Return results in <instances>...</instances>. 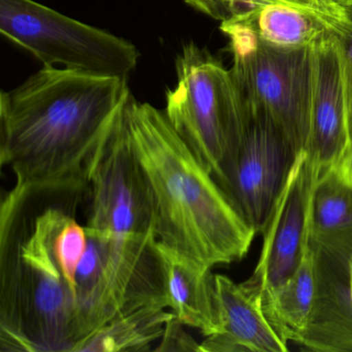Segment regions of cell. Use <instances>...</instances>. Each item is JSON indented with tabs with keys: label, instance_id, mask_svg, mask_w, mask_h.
<instances>
[{
	"label": "cell",
	"instance_id": "cell-1",
	"mask_svg": "<svg viewBox=\"0 0 352 352\" xmlns=\"http://www.w3.org/2000/svg\"><path fill=\"white\" fill-rule=\"evenodd\" d=\"M86 186L19 184L0 208V351L75 352L77 282L57 246Z\"/></svg>",
	"mask_w": 352,
	"mask_h": 352
},
{
	"label": "cell",
	"instance_id": "cell-2",
	"mask_svg": "<svg viewBox=\"0 0 352 352\" xmlns=\"http://www.w3.org/2000/svg\"><path fill=\"white\" fill-rule=\"evenodd\" d=\"M131 96L127 79L43 67L1 92V164L19 184L86 186L88 160Z\"/></svg>",
	"mask_w": 352,
	"mask_h": 352
},
{
	"label": "cell",
	"instance_id": "cell-3",
	"mask_svg": "<svg viewBox=\"0 0 352 352\" xmlns=\"http://www.w3.org/2000/svg\"><path fill=\"white\" fill-rule=\"evenodd\" d=\"M126 115L131 145L151 195L157 240L212 269L242 259L256 232L166 113L131 94Z\"/></svg>",
	"mask_w": 352,
	"mask_h": 352
},
{
	"label": "cell",
	"instance_id": "cell-4",
	"mask_svg": "<svg viewBox=\"0 0 352 352\" xmlns=\"http://www.w3.org/2000/svg\"><path fill=\"white\" fill-rule=\"evenodd\" d=\"M127 102L104 131L86 168L85 226L108 246L111 319L146 305L166 308L153 205L131 145Z\"/></svg>",
	"mask_w": 352,
	"mask_h": 352
},
{
	"label": "cell",
	"instance_id": "cell-5",
	"mask_svg": "<svg viewBox=\"0 0 352 352\" xmlns=\"http://www.w3.org/2000/svg\"><path fill=\"white\" fill-rule=\"evenodd\" d=\"M177 86L166 92L168 121L223 188L226 168L246 126L244 98L230 69L195 43L176 59Z\"/></svg>",
	"mask_w": 352,
	"mask_h": 352
},
{
	"label": "cell",
	"instance_id": "cell-6",
	"mask_svg": "<svg viewBox=\"0 0 352 352\" xmlns=\"http://www.w3.org/2000/svg\"><path fill=\"white\" fill-rule=\"evenodd\" d=\"M220 30L230 42V71L244 102L265 110L300 153L310 123L313 46H275L238 21L223 22Z\"/></svg>",
	"mask_w": 352,
	"mask_h": 352
},
{
	"label": "cell",
	"instance_id": "cell-7",
	"mask_svg": "<svg viewBox=\"0 0 352 352\" xmlns=\"http://www.w3.org/2000/svg\"><path fill=\"white\" fill-rule=\"evenodd\" d=\"M0 32L47 67L127 79L141 56L133 43L34 0H0Z\"/></svg>",
	"mask_w": 352,
	"mask_h": 352
},
{
	"label": "cell",
	"instance_id": "cell-8",
	"mask_svg": "<svg viewBox=\"0 0 352 352\" xmlns=\"http://www.w3.org/2000/svg\"><path fill=\"white\" fill-rule=\"evenodd\" d=\"M245 104L246 126L226 168L223 189L261 234L298 153L265 110Z\"/></svg>",
	"mask_w": 352,
	"mask_h": 352
},
{
	"label": "cell",
	"instance_id": "cell-9",
	"mask_svg": "<svg viewBox=\"0 0 352 352\" xmlns=\"http://www.w3.org/2000/svg\"><path fill=\"white\" fill-rule=\"evenodd\" d=\"M318 182L311 174L306 152L296 155L263 228L258 263L246 283L272 294L294 271L307 232L309 197Z\"/></svg>",
	"mask_w": 352,
	"mask_h": 352
},
{
	"label": "cell",
	"instance_id": "cell-10",
	"mask_svg": "<svg viewBox=\"0 0 352 352\" xmlns=\"http://www.w3.org/2000/svg\"><path fill=\"white\" fill-rule=\"evenodd\" d=\"M349 144L343 65L336 34L313 46L310 123L304 151L311 173L320 179L333 170Z\"/></svg>",
	"mask_w": 352,
	"mask_h": 352
},
{
	"label": "cell",
	"instance_id": "cell-11",
	"mask_svg": "<svg viewBox=\"0 0 352 352\" xmlns=\"http://www.w3.org/2000/svg\"><path fill=\"white\" fill-rule=\"evenodd\" d=\"M215 282L222 329L206 337L199 351H288L287 342L267 318L261 290L222 274H215Z\"/></svg>",
	"mask_w": 352,
	"mask_h": 352
},
{
	"label": "cell",
	"instance_id": "cell-12",
	"mask_svg": "<svg viewBox=\"0 0 352 352\" xmlns=\"http://www.w3.org/2000/svg\"><path fill=\"white\" fill-rule=\"evenodd\" d=\"M166 308L183 325L205 337L219 333L221 314L212 267L179 254L157 241Z\"/></svg>",
	"mask_w": 352,
	"mask_h": 352
},
{
	"label": "cell",
	"instance_id": "cell-13",
	"mask_svg": "<svg viewBox=\"0 0 352 352\" xmlns=\"http://www.w3.org/2000/svg\"><path fill=\"white\" fill-rule=\"evenodd\" d=\"M317 294L312 316L296 343L315 351H352V298L348 263L316 251Z\"/></svg>",
	"mask_w": 352,
	"mask_h": 352
},
{
	"label": "cell",
	"instance_id": "cell-14",
	"mask_svg": "<svg viewBox=\"0 0 352 352\" xmlns=\"http://www.w3.org/2000/svg\"><path fill=\"white\" fill-rule=\"evenodd\" d=\"M307 228L313 248L348 263L352 256V187L327 173L313 185Z\"/></svg>",
	"mask_w": 352,
	"mask_h": 352
},
{
	"label": "cell",
	"instance_id": "cell-15",
	"mask_svg": "<svg viewBox=\"0 0 352 352\" xmlns=\"http://www.w3.org/2000/svg\"><path fill=\"white\" fill-rule=\"evenodd\" d=\"M317 294V255L309 238L294 271L272 294L263 296L267 318L287 343H296L312 316Z\"/></svg>",
	"mask_w": 352,
	"mask_h": 352
},
{
	"label": "cell",
	"instance_id": "cell-16",
	"mask_svg": "<svg viewBox=\"0 0 352 352\" xmlns=\"http://www.w3.org/2000/svg\"><path fill=\"white\" fill-rule=\"evenodd\" d=\"M234 21L269 44L286 48L314 46L337 30L313 12L288 3H271Z\"/></svg>",
	"mask_w": 352,
	"mask_h": 352
},
{
	"label": "cell",
	"instance_id": "cell-17",
	"mask_svg": "<svg viewBox=\"0 0 352 352\" xmlns=\"http://www.w3.org/2000/svg\"><path fill=\"white\" fill-rule=\"evenodd\" d=\"M160 305H146L117 315L78 346L76 352L149 351L162 339L172 312Z\"/></svg>",
	"mask_w": 352,
	"mask_h": 352
},
{
	"label": "cell",
	"instance_id": "cell-18",
	"mask_svg": "<svg viewBox=\"0 0 352 352\" xmlns=\"http://www.w3.org/2000/svg\"><path fill=\"white\" fill-rule=\"evenodd\" d=\"M193 9L217 21L230 22L246 17L271 3H286L283 0H184Z\"/></svg>",
	"mask_w": 352,
	"mask_h": 352
},
{
	"label": "cell",
	"instance_id": "cell-19",
	"mask_svg": "<svg viewBox=\"0 0 352 352\" xmlns=\"http://www.w3.org/2000/svg\"><path fill=\"white\" fill-rule=\"evenodd\" d=\"M288 5L308 10L333 24L338 32L337 36H343L350 28L347 10L340 7L333 0H283Z\"/></svg>",
	"mask_w": 352,
	"mask_h": 352
},
{
	"label": "cell",
	"instance_id": "cell-20",
	"mask_svg": "<svg viewBox=\"0 0 352 352\" xmlns=\"http://www.w3.org/2000/svg\"><path fill=\"white\" fill-rule=\"evenodd\" d=\"M155 351H199V344L183 329L174 316L166 323L162 342Z\"/></svg>",
	"mask_w": 352,
	"mask_h": 352
},
{
	"label": "cell",
	"instance_id": "cell-21",
	"mask_svg": "<svg viewBox=\"0 0 352 352\" xmlns=\"http://www.w3.org/2000/svg\"><path fill=\"white\" fill-rule=\"evenodd\" d=\"M347 16L350 20V28L345 34L337 36L343 65L344 85L345 89L352 86V8H348Z\"/></svg>",
	"mask_w": 352,
	"mask_h": 352
},
{
	"label": "cell",
	"instance_id": "cell-22",
	"mask_svg": "<svg viewBox=\"0 0 352 352\" xmlns=\"http://www.w3.org/2000/svg\"><path fill=\"white\" fill-rule=\"evenodd\" d=\"M331 172L340 181L352 187V141L349 142L345 151L336 162Z\"/></svg>",
	"mask_w": 352,
	"mask_h": 352
},
{
	"label": "cell",
	"instance_id": "cell-23",
	"mask_svg": "<svg viewBox=\"0 0 352 352\" xmlns=\"http://www.w3.org/2000/svg\"><path fill=\"white\" fill-rule=\"evenodd\" d=\"M346 108H347V125L349 142L352 141V86L345 89Z\"/></svg>",
	"mask_w": 352,
	"mask_h": 352
},
{
	"label": "cell",
	"instance_id": "cell-24",
	"mask_svg": "<svg viewBox=\"0 0 352 352\" xmlns=\"http://www.w3.org/2000/svg\"><path fill=\"white\" fill-rule=\"evenodd\" d=\"M348 285H349L350 296L352 298V256L348 263Z\"/></svg>",
	"mask_w": 352,
	"mask_h": 352
},
{
	"label": "cell",
	"instance_id": "cell-25",
	"mask_svg": "<svg viewBox=\"0 0 352 352\" xmlns=\"http://www.w3.org/2000/svg\"><path fill=\"white\" fill-rule=\"evenodd\" d=\"M333 1L340 7L345 8V9L352 8V0H333Z\"/></svg>",
	"mask_w": 352,
	"mask_h": 352
}]
</instances>
